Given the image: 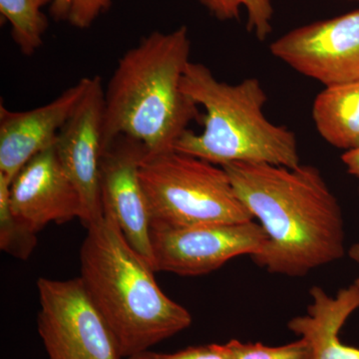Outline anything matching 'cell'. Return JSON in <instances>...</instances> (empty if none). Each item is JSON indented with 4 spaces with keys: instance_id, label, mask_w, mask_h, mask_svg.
Listing matches in <instances>:
<instances>
[{
    "instance_id": "4fadbf2b",
    "label": "cell",
    "mask_w": 359,
    "mask_h": 359,
    "mask_svg": "<svg viewBox=\"0 0 359 359\" xmlns=\"http://www.w3.org/2000/svg\"><path fill=\"white\" fill-rule=\"evenodd\" d=\"M308 311L287 323L290 332L306 340L311 359H359V348L347 346L339 334L351 314L359 309V285L340 289L335 295L314 285Z\"/></svg>"
},
{
    "instance_id": "d6986e66",
    "label": "cell",
    "mask_w": 359,
    "mask_h": 359,
    "mask_svg": "<svg viewBox=\"0 0 359 359\" xmlns=\"http://www.w3.org/2000/svg\"><path fill=\"white\" fill-rule=\"evenodd\" d=\"M233 359H311V351L306 340L299 339L280 346H266L261 342H228Z\"/></svg>"
},
{
    "instance_id": "30bf717a",
    "label": "cell",
    "mask_w": 359,
    "mask_h": 359,
    "mask_svg": "<svg viewBox=\"0 0 359 359\" xmlns=\"http://www.w3.org/2000/svg\"><path fill=\"white\" fill-rule=\"evenodd\" d=\"M147 154L140 142L118 137L101 156L100 186L103 211L112 215L129 244L153 269L150 212L140 178Z\"/></svg>"
},
{
    "instance_id": "603a6c76",
    "label": "cell",
    "mask_w": 359,
    "mask_h": 359,
    "mask_svg": "<svg viewBox=\"0 0 359 359\" xmlns=\"http://www.w3.org/2000/svg\"><path fill=\"white\" fill-rule=\"evenodd\" d=\"M358 1H359V0H358Z\"/></svg>"
},
{
    "instance_id": "277c9868",
    "label": "cell",
    "mask_w": 359,
    "mask_h": 359,
    "mask_svg": "<svg viewBox=\"0 0 359 359\" xmlns=\"http://www.w3.org/2000/svg\"><path fill=\"white\" fill-rule=\"evenodd\" d=\"M182 89L204 108L205 114L201 121L203 131H186L174 151L221 167L233 163L301 165L294 132L273 124L264 115L268 96L257 78L226 83L207 66L191 61Z\"/></svg>"
},
{
    "instance_id": "7a4b0ae2",
    "label": "cell",
    "mask_w": 359,
    "mask_h": 359,
    "mask_svg": "<svg viewBox=\"0 0 359 359\" xmlns=\"http://www.w3.org/2000/svg\"><path fill=\"white\" fill-rule=\"evenodd\" d=\"M186 26L153 32L123 54L104 95L102 152L115 139L140 142L148 154L173 151L193 121H202L200 106L182 89L191 62Z\"/></svg>"
},
{
    "instance_id": "7402d4cb",
    "label": "cell",
    "mask_w": 359,
    "mask_h": 359,
    "mask_svg": "<svg viewBox=\"0 0 359 359\" xmlns=\"http://www.w3.org/2000/svg\"><path fill=\"white\" fill-rule=\"evenodd\" d=\"M348 256L353 262H355L356 264H359V243H358V244H354L349 248ZM354 283L359 285V276L355 280H354Z\"/></svg>"
},
{
    "instance_id": "2e32d148",
    "label": "cell",
    "mask_w": 359,
    "mask_h": 359,
    "mask_svg": "<svg viewBox=\"0 0 359 359\" xmlns=\"http://www.w3.org/2000/svg\"><path fill=\"white\" fill-rule=\"evenodd\" d=\"M203 6L219 20L240 18L241 11L248 14V30L264 40L273 30V0H200Z\"/></svg>"
},
{
    "instance_id": "ffe728a7",
    "label": "cell",
    "mask_w": 359,
    "mask_h": 359,
    "mask_svg": "<svg viewBox=\"0 0 359 359\" xmlns=\"http://www.w3.org/2000/svg\"><path fill=\"white\" fill-rule=\"evenodd\" d=\"M127 359H233L228 344H205V346H190L174 353H158L153 351L130 356Z\"/></svg>"
},
{
    "instance_id": "5b68a950",
    "label": "cell",
    "mask_w": 359,
    "mask_h": 359,
    "mask_svg": "<svg viewBox=\"0 0 359 359\" xmlns=\"http://www.w3.org/2000/svg\"><path fill=\"white\" fill-rule=\"evenodd\" d=\"M140 178L151 228L244 223L252 215L238 199L223 167L177 151L147 154Z\"/></svg>"
},
{
    "instance_id": "8fae6325",
    "label": "cell",
    "mask_w": 359,
    "mask_h": 359,
    "mask_svg": "<svg viewBox=\"0 0 359 359\" xmlns=\"http://www.w3.org/2000/svg\"><path fill=\"white\" fill-rule=\"evenodd\" d=\"M9 204L15 219L34 233L50 223L81 219L79 193L61 166L54 145L33 157L14 177Z\"/></svg>"
},
{
    "instance_id": "3957f363",
    "label": "cell",
    "mask_w": 359,
    "mask_h": 359,
    "mask_svg": "<svg viewBox=\"0 0 359 359\" xmlns=\"http://www.w3.org/2000/svg\"><path fill=\"white\" fill-rule=\"evenodd\" d=\"M154 273L110 212L87 228L79 278L122 358L149 351L192 325L190 311L162 292Z\"/></svg>"
},
{
    "instance_id": "6da1fadb",
    "label": "cell",
    "mask_w": 359,
    "mask_h": 359,
    "mask_svg": "<svg viewBox=\"0 0 359 359\" xmlns=\"http://www.w3.org/2000/svg\"><path fill=\"white\" fill-rule=\"evenodd\" d=\"M238 199L266 235L252 261L301 278L346 255L341 207L318 168L233 163L223 167Z\"/></svg>"
},
{
    "instance_id": "7c38bea8",
    "label": "cell",
    "mask_w": 359,
    "mask_h": 359,
    "mask_svg": "<svg viewBox=\"0 0 359 359\" xmlns=\"http://www.w3.org/2000/svg\"><path fill=\"white\" fill-rule=\"evenodd\" d=\"M89 82L90 77L82 78L54 100L34 109L13 111L0 104V176L11 184L33 157L55 144Z\"/></svg>"
},
{
    "instance_id": "44dd1931",
    "label": "cell",
    "mask_w": 359,
    "mask_h": 359,
    "mask_svg": "<svg viewBox=\"0 0 359 359\" xmlns=\"http://www.w3.org/2000/svg\"><path fill=\"white\" fill-rule=\"evenodd\" d=\"M342 162L346 165L347 172L359 181V148L346 151L341 156ZM359 193V188H358Z\"/></svg>"
},
{
    "instance_id": "9c48e42d",
    "label": "cell",
    "mask_w": 359,
    "mask_h": 359,
    "mask_svg": "<svg viewBox=\"0 0 359 359\" xmlns=\"http://www.w3.org/2000/svg\"><path fill=\"white\" fill-rule=\"evenodd\" d=\"M104 95L102 79L90 77L83 98L54 144L61 166L79 193L80 222L86 229L104 216L100 186Z\"/></svg>"
},
{
    "instance_id": "52a82bcc",
    "label": "cell",
    "mask_w": 359,
    "mask_h": 359,
    "mask_svg": "<svg viewBox=\"0 0 359 359\" xmlns=\"http://www.w3.org/2000/svg\"><path fill=\"white\" fill-rule=\"evenodd\" d=\"M153 269L183 276L207 275L231 259L256 256L266 245L261 224H201L178 229L151 228Z\"/></svg>"
},
{
    "instance_id": "e0dca14e",
    "label": "cell",
    "mask_w": 359,
    "mask_h": 359,
    "mask_svg": "<svg viewBox=\"0 0 359 359\" xmlns=\"http://www.w3.org/2000/svg\"><path fill=\"white\" fill-rule=\"evenodd\" d=\"M11 183L0 176V249L20 259H27L37 245V233L13 216L9 204Z\"/></svg>"
},
{
    "instance_id": "ac0fdd59",
    "label": "cell",
    "mask_w": 359,
    "mask_h": 359,
    "mask_svg": "<svg viewBox=\"0 0 359 359\" xmlns=\"http://www.w3.org/2000/svg\"><path fill=\"white\" fill-rule=\"evenodd\" d=\"M113 0H53L49 6L51 18L79 29H86L112 6Z\"/></svg>"
},
{
    "instance_id": "8992f818",
    "label": "cell",
    "mask_w": 359,
    "mask_h": 359,
    "mask_svg": "<svg viewBox=\"0 0 359 359\" xmlns=\"http://www.w3.org/2000/svg\"><path fill=\"white\" fill-rule=\"evenodd\" d=\"M37 330L49 359H121L79 278L37 280Z\"/></svg>"
},
{
    "instance_id": "5bb4252c",
    "label": "cell",
    "mask_w": 359,
    "mask_h": 359,
    "mask_svg": "<svg viewBox=\"0 0 359 359\" xmlns=\"http://www.w3.org/2000/svg\"><path fill=\"white\" fill-rule=\"evenodd\" d=\"M313 118L330 145L346 152L359 148V81L325 87L314 100Z\"/></svg>"
},
{
    "instance_id": "ba28073f",
    "label": "cell",
    "mask_w": 359,
    "mask_h": 359,
    "mask_svg": "<svg viewBox=\"0 0 359 359\" xmlns=\"http://www.w3.org/2000/svg\"><path fill=\"white\" fill-rule=\"evenodd\" d=\"M269 49L276 58L325 87L359 81V9L295 28Z\"/></svg>"
},
{
    "instance_id": "9a60e30c",
    "label": "cell",
    "mask_w": 359,
    "mask_h": 359,
    "mask_svg": "<svg viewBox=\"0 0 359 359\" xmlns=\"http://www.w3.org/2000/svg\"><path fill=\"white\" fill-rule=\"evenodd\" d=\"M53 0H0L1 18L11 26L14 43L25 56H32L43 44L48 18L42 8Z\"/></svg>"
}]
</instances>
